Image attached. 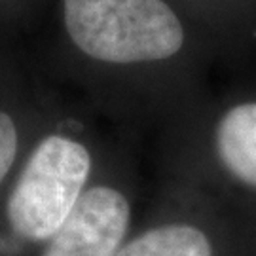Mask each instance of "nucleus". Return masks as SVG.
Wrapping results in <instances>:
<instances>
[{"label": "nucleus", "mask_w": 256, "mask_h": 256, "mask_svg": "<svg viewBox=\"0 0 256 256\" xmlns=\"http://www.w3.org/2000/svg\"><path fill=\"white\" fill-rule=\"evenodd\" d=\"M92 169L84 144L50 135L28 158L8 202L12 230L27 241L50 239L82 196Z\"/></svg>", "instance_id": "2"}, {"label": "nucleus", "mask_w": 256, "mask_h": 256, "mask_svg": "<svg viewBox=\"0 0 256 256\" xmlns=\"http://www.w3.org/2000/svg\"><path fill=\"white\" fill-rule=\"evenodd\" d=\"M116 256H212V248L202 230L188 224H167L133 239Z\"/></svg>", "instance_id": "5"}, {"label": "nucleus", "mask_w": 256, "mask_h": 256, "mask_svg": "<svg viewBox=\"0 0 256 256\" xmlns=\"http://www.w3.org/2000/svg\"><path fill=\"white\" fill-rule=\"evenodd\" d=\"M64 25L78 50L104 63L162 61L184 44L165 0H64Z\"/></svg>", "instance_id": "1"}, {"label": "nucleus", "mask_w": 256, "mask_h": 256, "mask_svg": "<svg viewBox=\"0 0 256 256\" xmlns=\"http://www.w3.org/2000/svg\"><path fill=\"white\" fill-rule=\"evenodd\" d=\"M216 150L230 173L256 188V102L226 112L216 128Z\"/></svg>", "instance_id": "4"}, {"label": "nucleus", "mask_w": 256, "mask_h": 256, "mask_svg": "<svg viewBox=\"0 0 256 256\" xmlns=\"http://www.w3.org/2000/svg\"><path fill=\"white\" fill-rule=\"evenodd\" d=\"M18 154V129L8 114L0 112V182L8 174Z\"/></svg>", "instance_id": "6"}, {"label": "nucleus", "mask_w": 256, "mask_h": 256, "mask_svg": "<svg viewBox=\"0 0 256 256\" xmlns=\"http://www.w3.org/2000/svg\"><path fill=\"white\" fill-rule=\"evenodd\" d=\"M129 228V203L114 188L84 192L42 256H116Z\"/></svg>", "instance_id": "3"}]
</instances>
